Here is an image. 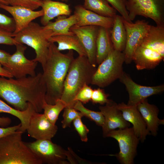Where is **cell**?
<instances>
[{"label": "cell", "instance_id": "obj_23", "mask_svg": "<svg viewBox=\"0 0 164 164\" xmlns=\"http://www.w3.org/2000/svg\"><path fill=\"white\" fill-rule=\"evenodd\" d=\"M49 41L50 43H57V48L60 51L66 50H74L79 55L87 56L86 51L80 40L74 34L54 36L50 37Z\"/></svg>", "mask_w": 164, "mask_h": 164}, {"label": "cell", "instance_id": "obj_24", "mask_svg": "<svg viewBox=\"0 0 164 164\" xmlns=\"http://www.w3.org/2000/svg\"><path fill=\"white\" fill-rule=\"evenodd\" d=\"M113 26L110 29V36L114 48L123 52L126 41V32L121 16L116 15L114 17Z\"/></svg>", "mask_w": 164, "mask_h": 164}, {"label": "cell", "instance_id": "obj_33", "mask_svg": "<svg viewBox=\"0 0 164 164\" xmlns=\"http://www.w3.org/2000/svg\"><path fill=\"white\" fill-rule=\"evenodd\" d=\"M93 90L87 84L85 85L77 92L74 99L85 104L91 101Z\"/></svg>", "mask_w": 164, "mask_h": 164}, {"label": "cell", "instance_id": "obj_5", "mask_svg": "<svg viewBox=\"0 0 164 164\" xmlns=\"http://www.w3.org/2000/svg\"><path fill=\"white\" fill-rule=\"evenodd\" d=\"M52 36L51 30L32 22L26 28L14 35V39L17 43L26 44L33 49L36 56L33 60L39 63L43 70L51 43L49 39Z\"/></svg>", "mask_w": 164, "mask_h": 164}, {"label": "cell", "instance_id": "obj_22", "mask_svg": "<svg viewBox=\"0 0 164 164\" xmlns=\"http://www.w3.org/2000/svg\"><path fill=\"white\" fill-rule=\"evenodd\" d=\"M110 29L99 27L96 41V63L99 64L114 49L111 41Z\"/></svg>", "mask_w": 164, "mask_h": 164}, {"label": "cell", "instance_id": "obj_34", "mask_svg": "<svg viewBox=\"0 0 164 164\" xmlns=\"http://www.w3.org/2000/svg\"><path fill=\"white\" fill-rule=\"evenodd\" d=\"M81 118L79 117L75 119L73 121V124L81 141L86 142L88 141L87 134L89 130L83 123Z\"/></svg>", "mask_w": 164, "mask_h": 164}, {"label": "cell", "instance_id": "obj_35", "mask_svg": "<svg viewBox=\"0 0 164 164\" xmlns=\"http://www.w3.org/2000/svg\"><path fill=\"white\" fill-rule=\"evenodd\" d=\"M109 94L105 93L104 91L100 88L93 90L91 101L93 104L103 105L109 101Z\"/></svg>", "mask_w": 164, "mask_h": 164}, {"label": "cell", "instance_id": "obj_10", "mask_svg": "<svg viewBox=\"0 0 164 164\" xmlns=\"http://www.w3.org/2000/svg\"><path fill=\"white\" fill-rule=\"evenodd\" d=\"M26 143L42 164L69 163L67 161V151L53 143L51 140H36L34 142Z\"/></svg>", "mask_w": 164, "mask_h": 164}, {"label": "cell", "instance_id": "obj_6", "mask_svg": "<svg viewBox=\"0 0 164 164\" xmlns=\"http://www.w3.org/2000/svg\"><path fill=\"white\" fill-rule=\"evenodd\" d=\"M20 131L0 138V164H42L22 139Z\"/></svg>", "mask_w": 164, "mask_h": 164}, {"label": "cell", "instance_id": "obj_19", "mask_svg": "<svg viewBox=\"0 0 164 164\" xmlns=\"http://www.w3.org/2000/svg\"><path fill=\"white\" fill-rule=\"evenodd\" d=\"M74 14L77 18V21L74 25L77 26H96L111 29L113 25L114 18L101 15L81 5L75 6Z\"/></svg>", "mask_w": 164, "mask_h": 164}, {"label": "cell", "instance_id": "obj_12", "mask_svg": "<svg viewBox=\"0 0 164 164\" xmlns=\"http://www.w3.org/2000/svg\"><path fill=\"white\" fill-rule=\"evenodd\" d=\"M15 46L16 51L10 55L7 66L4 68L15 78L24 77L28 75L35 76V70L38 63L25 57L24 53L26 49L25 46L18 43Z\"/></svg>", "mask_w": 164, "mask_h": 164}, {"label": "cell", "instance_id": "obj_29", "mask_svg": "<svg viewBox=\"0 0 164 164\" xmlns=\"http://www.w3.org/2000/svg\"><path fill=\"white\" fill-rule=\"evenodd\" d=\"M85 116L94 121L98 126L102 127L104 123V118L101 111L90 110L84 107L81 102L77 101L73 107Z\"/></svg>", "mask_w": 164, "mask_h": 164}, {"label": "cell", "instance_id": "obj_40", "mask_svg": "<svg viewBox=\"0 0 164 164\" xmlns=\"http://www.w3.org/2000/svg\"><path fill=\"white\" fill-rule=\"evenodd\" d=\"M11 119L7 117H0V127H8L11 123Z\"/></svg>", "mask_w": 164, "mask_h": 164}, {"label": "cell", "instance_id": "obj_8", "mask_svg": "<svg viewBox=\"0 0 164 164\" xmlns=\"http://www.w3.org/2000/svg\"><path fill=\"white\" fill-rule=\"evenodd\" d=\"M126 7L132 21L137 15L152 19L164 26V0H126Z\"/></svg>", "mask_w": 164, "mask_h": 164}, {"label": "cell", "instance_id": "obj_25", "mask_svg": "<svg viewBox=\"0 0 164 164\" xmlns=\"http://www.w3.org/2000/svg\"><path fill=\"white\" fill-rule=\"evenodd\" d=\"M35 111L34 107L30 103L26 110L20 111L11 107L0 99V114L8 113L18 118L21 124V126L18 131L23 133L26 131L31 116Z\"/></svg>", "mask_w": 164, "mask_h": 164}, {"label": "cell", "instance_id": "obj_38", "mask_svg": "<svg viewBox=\"0 0 164 164\" xmlns=\"http://www.w3.org/2000/svg\"><path fill=\"white\" fill-rule=\"evenodd\" d=\"M21 126L19 125L11 127H0V138L7 135L15 133L17 132Z\"/></svg>", "mask_w": 164, "mask_h": 164}, {"label": "cell", "instance_id": "obj_3", "mask_svg": "<svg viewBox=\"0 0 164 164\" xmlns=\"http://www.w3.org/2000/svg\"><path fill=\"white\" fill-rule=\"evenodd\" d=\"M164 58V26H150L135 50L133 61L138 70L155 67Z\"/></svg>", "mask_w": 164, "mask_h": 164}, {"label": "cell", "instance_id": "obj_37", "mask_svg": "<svg viewBox=\"0 0 164 164\" xmlns=\"http://www.w3.org/2000/svg\"><path fill=\"white\" fill-rule=\"evenodd\" d=\"M17 43L13 33L0 29V44L15 46Z\"/></svg>", "mask_w": 164, "mask_h": 164}, {"label": "cell", "instance_id": "obj_31", "mask_svg": "<svg viewBox=\"0 0 164 164\" xmlns=\"http://www.w3.org/2000/svg\"><path fill=\"white\" fill-rule=\"evenodd\" d=\"M6 5L21 6L35 10L41 7L42 0H3Z\"/></svg>", "mask_w": 164, "mask_h": 164}, {"label": "cell", "instance_id": "obj_21", "mask_svg": "<svg viewBox=\"0 0 164 164\" xmlns=\"http://www.w3.org/2000/svg\"><path fill=\"white\" fill-rule=\"evenodd\" d=\"M41 7L43 15L42 16L41 22L43 26L55 18L60 15L69 16L71 12L68 5L52 0H42Z\"/></svg>", "mask_w": 164, "mask_h": 164}, {"label": "cell", "instance_id": "obj_15", "mask_svg": "<svg viewBox=\"0 0 164 164\" xmlns=\"http://www.w3.org/2000/svg\"><path fill=\"white\" fill-rule=\"evenodd\" d=\"M57 130V126L51 123L43 114L36 111L31 116L26 130L29 136L36 140H51Z\"/></svg>", "mask_w": 164, "mask_h": 164}, {"label": "cell", "instance_id": "obj_43", "mask_svg": "<svg viewBox=\"0 0 164 164\" xmlns=\"http://www.w3.org/2000/svg\"><path fill=\"white\" fill-rule=\"evenodd\" d=\"M62 0V1H66V0Z\"/></svg>", "mask_w": 164, "mask_h": 164}, {"label": "cell", "instance_id": "obj_14", "mask_svg": "<svg viewBox=\"0 0 164 164\" xmlns=\"http://www.w3.org/2000/svg\"><path fill=\"white\" fill-rule=\"evenodd\" d=\"M100 26H73L70 30L78 38L87 54V56L92 64L96 66V41Z\"/></svg>", "mask_w": 164, "mask_h": 164}, {"label": "cell", "instance_id": "obj_9", "mask_svg": "<svg viewBox=\"0 0 164 164\" xmlns=\"http://www.w3.org/2000/svg\"><path fill=\"white\" fill-rule=\"evenodd\" d=\"M106 137L115 139L119 147L118 153L110 155L115 156L121 164L133 163L140 140L135 135L132 127L112 130L107 134Z\"/></svg>", "mask_w": 164, "mask_h": 164}, {"label": "cell", "instance_id": "obj_2", "mask_svg": "<svg viewBox=\"0 0 164 164\" xmlns=\"http://www.w3.org/2000/svg\"><path fill=\"white\" fill-rule=\"evenodd\" d=\"M73 50L66 54L59 51L54 43H51L42 80L46 88L45 100L46 103L54 104L60 99L64 81L70 64L73 59Z\"/></svg>", "mask_w": 164, "mask_h": 164}, {"label": "cell", "instance_id": "obj_17", "mask_svg": "<svg viewBox=\"0 0 164 164\" xmlns=\"http://www.w3.org/2000/svg\"><path fill=\"white\" fill-rule=\"evenodd\" d=\"M0 8L9 12L13 17L15 24L14 35L26 28L33 20L43 15L42 9L36 11L24 7L4 4H0Z\"/></svg>", "mask_w": 164, "mask_h": 164}, {"label": "cell", "instance_id": "obj_27", "mask_svg": "<svg viewBox=\"0 0 164 164\" xmlns=\"http://www.w3.org/2000/svg\"><path fill=\"white\" fill-rule=\"evenodd\" d=\"M83 6L104 16L114 18L117 15V10L111 6L106 0H84Z\"/></svg>", "mask_w": 164, "mask_h": 164}, {"label": "cell", "instance_id": "obj_4", "mask_svg": "<svg viewBox=\"0 0 164 164\" xmlns=\"http://www.w3.org/2000/svg\"><path fill=\"white\" fill-rule=\"evenodd\" d=\"M97 69L85 56H79L72 61L64 84L60 98L66 106L73 107L77 101L75 97L78 91L85 84H91Z\"/></svg>", "mask_w": 164, "mask_h": 164}, {"label": "cell", "instance_id": "obj_28", "mask_svg": "<svg viewBox=\"0 0 164 164\" xmlns=\"http://www.w3.org/2000/svg\"><path fill=\"white\" fill-rule=\"evenodd\" d=\"M66 106V104L60 99L56 100L54 104L46 102L43 106V114L51 123L55 125L60 114Z\"/></svg>", "mask_w": 164, "mask_h": 164}, {"label": "cell", "instance_id": "obj_1", "mask_svg": "<svg viewBox=\"0 0 164 164\" xmlns=\"http://www.w3.org/2000/svg\"><path fill=\"white\" fill-rule=\"evenodd\" d=\"M42 75L39 72L34 77L15 79L0 76V98L20 111L26 110L30 103L36 112H41L46 92Z\"/></svg>", "mask_w": 164, "mask_h": 164}, {"label": "cell", "instance_id": "obj_13", "mask_svg": "<svg viewBox=\"0 0 164 164\" xmlns=\"http://www.w3.org/2000/svg\"><path fill=\"white\" fill-rule=\"evenodd\" d=\"M125 86L129 95L127 104L135 106L148 97L158 94L164 91V85L149 87L140 85L135 83L128 74L123 71L119 79Z\"/></svg>", "mask_w": 164, "mask_h": 164}, {"label": "cell", "instance_id": "obj_41", "mask_svg": "<svg viewBox=\"0 0 164 164\" xmlns=\"http://www.w3.org/2000/svg\"><path fill=\"white\" fill-rule=\"evenodd\" d=\"M0 76L7 78H13L9 71L0 63Z\"/></svg>", "mask_w": 164, "mask_h": 164}, {"label": "cell", "instance_id": "obj_7", "mask_svg": "<svg viewBox=\"0 0 164 164\" xmlns=\"http://www.w3.org/2000/svg\"><path fill=\"white\" fill-rule=\"evenodd\" d=\"M125 61L123 52L114 49L99 65L93 77L91 84L100 87H106L122 74Z\"/></svg>", "mask_w": 164, "mask_h": 164}, {"label": "cell", "instance_id": "obj_16", "mask_svg": "<svg viewBox=\"0 0 164 164\" xmlns=\"http://www.w3.org/2000/svg\"><path fill=\"white\" fill-rule=\"evenodd\" d=\"M99 109L104 118V124L102 127L104 137L109 132L117 128L124 129L130 126V123L124 118L117 104L112 100H109L105 105L100 106Z\"/></svg>", "mask_w": 164, "mask_h": 164}, {"label": "cell", "instance_id": "obj_36", "mask_svg": "<svg viewBox=\"0 0 164 164\" xmlns=\"http://www.w3.org/2000/svg\"><path fill=\"white\" fill-rule=\"evenodd\" d=\"M0 29L13 33L15 29V24L13 18L0 13Z\"/></svg>", "mask_w": 164, "mask_h": 164}, {"label": "cell", "instance_id": "obj_30", "mask_svg": "<svg viewBox=\"0 0 164 164\" xmlns=\"http://www.w3.org/2000/svg\"><path fill=\"white\" fill-rule=\"evenodd\" d=\"M63 120L61 122L62 127L64 128L70 127L71 123L77 118L84 117L82 114L73 107L66 106L64 109Z\"/></svg>", "mask_w": 164, "mask_h": 164}, {"label": "cell", "instance_id": "obj_32", "mask_svg": "<svg viewBox=\"0 0 164 164\" xmlns=\"http://www.w3.org/2000/svg\"><path fill=\"white\" fill-rule=\"evenodd\" d=\"M121 15V16L126 20L129 22H132L130 20L128 12L126 7V0H106Z\"/></svg>", "mask_w": 164, "mask_h": 164}, {"label": "cell", "instance_id": "obj_11", "mask_svg": "<svg viewBox=\"0 0 164 164\" xmlns=\"http://www.w3.org/2000/svg\"><path fill=\"white\" fill-rule=\"evenodd\" d=\"M123 22L126 32V44L123 52L125 62L128 64L133 61L135 51L148 32L151 25L144 20H138L135 23L129 22L123 18Z\"/></svg>", "mask_w": 164, "mask_h": 164}, {"label": "cell", "instance_id": "obj_42", "mask_svg": "<svg viewBox=\"0 0 164 164\" xmlns=\"http://www.w3.org/2000/svg\"><path fill=\"white\" fill-rule=\"evenodd\" d=\"M0 4H4L6 5L5 2L3 0H0Z\"/></svg>", "mask_w": 164, "mask_h": 164}, {"label": "cell", "instance_id": "obj_26", "mask_svg": "<svg viewBox=\"0 0 164 164\" xmlns=\"http://www.w3.org/2000/svg\"><path fill=\"white\" fill-rule=\"evenodd\" d=\"M77 21V17L74 14L67 17L65 15H60L57 17L55 21H50L44 26L52 31V36L60 35H73L70 29L76 24Z\"/></svg>", "mask_w": 164, "mask_h": 164}, {"label": "cell", "instance_id": "obj_20", "mask_svg": "<svg viewBox=\"0 0 164 164\" xmlns=\"http://www.w3.org/2000/svg\"><path fill=\"white\" fill-rule=\"evenodd\" d=\"M137 108L146 124L147 131L154 136L157 134L158 127L164 125V119L158 117L159 110L154 105L149 104L146 99L137 105Z\"/></svg>", "mask_w": 164, "mask_h": 164}, {"label": "cell", "instance_id": "obj_18", "mask_svg": "<svg viewBox=\"0 0 164 164\" xmlns=\"http://www.w3.org/2000/svg\"><path fill=\"white\" fill-rule=\"evenodd\" d=\"M117 106L124 119L133 125L132 128L136 136L140 141L143 142L147 135L150 133L147 129L146 124L137 106L129 105L123 102L117 104Z\"/></svg>", "mask_w": 164, "mask_h": 164}, {"label": "cell", "instance_id": "obj_39", "mask_svg": "<svg viewBox=\"0 0 164 164\" xmlns=\"http://www.w3.org/2000/svg\"><path fill=\"white\" fill-rule=\"evenodd\" d=\"M10 55L9 53L0 49V63L4 67L6 66Z\"/></svg>", "mask_w": 164, "mask_h": 164}]
</instances>
